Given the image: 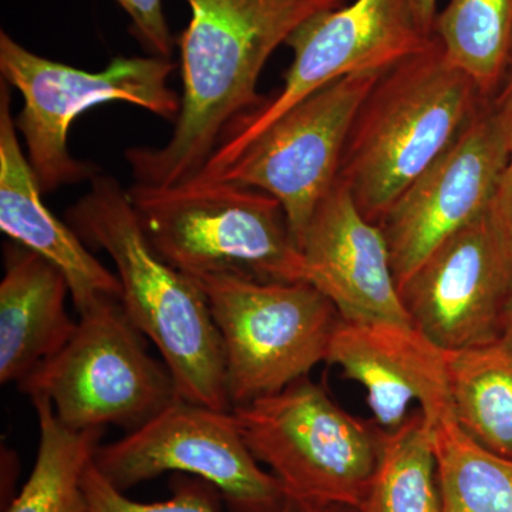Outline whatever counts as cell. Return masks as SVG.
<instances>
[{"mask_svg":"<svg viewBox=\"0 0 512 512\" xmlns=\"http://www.w3.org/2000/svg\"><path fill=\"white\" fill-rule=\"evenodd\" d=\"M451 414L480 446L512 458V323L498 338L447 352Z\"/></svg>","mask_w":512,"mask_h":512,"instance_id":"18","label":"cell"},{"mask_svg":"<svg viewBox=\"0 0 512 512\" xmlns=\"http://www.w3.org/2000/svg\"><path fill=\"white\" fill-rule=\"evenodd\" d=\"M359 512H443L434 426L423 413L410 414L396 429H380L375 474Z\"/></svg>","mask_w":512,"mask_h":512,"instance_id":"20","label":"cell"},{"mask_svg":"<svg viewBox=\"0 0 512 512\" xmlns=\"http://www.w3.org/2000/svg\"><path fill=\"white\" fill-rule=\"evenodd\" d=\"M433 36L447 59L491 99L511 62L512 0H448Z\"/></svg>","mask_w":512,"mask_h":512,"instance_id":"21","label":"cell"},{"mask_svg":"<svg viewBox=\"0 0 512 512\" xmlns=\"http://www.w3.org/2000/svg\"><path fill=\"white\" fill-rule=\"evenodd\" d=\"M488 100L434 36L384 72L357 114L338 177L367 220L380 225Z\"/></svg>","mask_w":512,"mask_h":512,"instance_id":"3","label":"cell"},{"mask_svg":"<svg viewBox=\"0 0 512 512\" xmlns=\"http://www.w3.org/2000/svg\"><path fill=\"white\" fill-rule=\"evenodd\" d=\"M128 197L150 247L192 279L305 281L301 248L284 207L268 192L194 178L173 187L134 184Z\"/></svg>","mask_w":512,"mask_h":512,"instance_id":"4","label":"cell"},{"mask_svg":"<svg viewBox=\"0 0 512 512\" xmlns=\"http://www.w3.org/2000/svg\"><path fill=\"white\" fill-rule=\"evenodd\" d=\"M443 512H512V458L467 436L453 416L434 427Z\"/></svg>","mask_w":512,"mask_h":512,"instance_id":"22","label":"cell"},{"mask_svg":"<svg viewBox=\"0 0 512 512\" xmlns=\"http://www.w3.org/2000/svg\"><path fill=\"white\" fill-rule=\"evenodd\" d=\"M431 37L417 25L410 0H352L316 13L286 40L293 62L281 92L235 121L195 178L215 180L306 97L350 74L387 72L421 52Z\"/></svg>","mask_w":512,"mask_h":512,"instance_id":"9","label":"cell"},{"mask_svg":"<svg viewBox=\"0 0 512 512\" xmlns=\"http://www.w3.org/2000/svg\"><path fill=\"white\" fill-rule=\"evenodd\" d=\"M399 292L413 325L446 352L498 338L510 323L512 254L491 210L434 249Z\"/></svg>","mask_w":512,"mask_h":512,"instance_id":"12","label":"cell"},{"mask_svg":"<svg viewBox=\"0 0 512 512\" xmlns=\"http://www.w3.org/2000/svg\"><path fill=\"white\" fill-rule=\"evenodd\" d=\"M67 220L84 244L113 259L124 312L157 346L178 397L231 412L224 350L207 298L194 279L150 247L128 190L110 175H96Z\"/></svg>","mask_w":512,"mask_h":512,"instance_id":"2","label":"cell"},{"mask_svg":"<svg viewBox=\"0 0 512 512\" xmlns=\"http://www.w3.org/2000/svg\"><path fill=\"white\" fill-rule=\"evenodd\" d=\"M131 19V32L153 56L170 59L174 39L161 0H117Z\"/></svg>","mask_w":512,"mask_h":512,"instance_id":"24","label":"cell"},{"mask_svg":"<svg viewBox=\"0 0 512 512\" xmlns=\"http://www.w3.org/2000/svg\"><path fill=\"white\" fill-rule=\"evenodd\" d=\"M410 5H412L414 18H416L421 32L426 36H433L434 22L439 13L437 0H410Z\"/></svg>","mask_w":512,"mask_h":512,"instance_id":"26","label":"cell"},{"mask_svg":"<svg viewBox=\"0 0 512 512\" xmlns=\"http://www.w3.org/2000/svg\"><path fill=\"white\" fill-rule=\"evenodd\" d=\"M326 363L366 390L367 403L382 430L410 416L412 403L436 427L451 414L447 352L413 323L340 320Z\"/></svg>","mask_w":512,"mask_h":512,"instance_id":"15","label":"cell"},{"mask_svg":"<svg viewBox=\"0 0 512 512\" xmlns=\"http://www.w3.org/2000/svg\"><path fill=\"white\" fill-rule=\"evenodd\" d=\"M69 282L59 268L19 242L5 247L0 282V382H22L72 338Z\"/></svg>","mask_w":512,"mask_h":512,"instance_id":"17","label":"cell"},{"mask_svg":"<svg viewBox=\"0 0 512 512\" xmlns=\"http://www.w3.org/2000/svg\"><path fill=\"white\" fill-rule=\"evenodd\" d=\"M42 191L20 147L10 109L9 84L0 82V229L52 262L66 276L77 313L103 299L121 301L116 274L97 261L72 227L64 225L42 201Z\"/></svg>","mask_w":512,"mask_h":512,"instance_id":"16","label":"cell"},{"mask_svg":"<svg viewBox=\"0 0 512 512\" xmlns=\"http://www.w3.org/2000/svg\"><path fill=\"white\" fill-rule=\"evenodd\" d=\"M174 69L165 57L117 56L101 72H86L36 55L2 30L0 73L25 101L15 126L42 194L96 177V167L67 148L69 128L84 111L120 101L175 123L181 97L168 83Z\"/></svg>","mask_w":512,"mask_h":512,"instance_id":"6","label":"cell"},{"mask_svg":"<svg viewBox=\"0 0 512 512\" xmlns=\"http://www.w3.org/2000/svg\"><path fill=\"white\" fill-rule=\"evenodd\" d=\"M30 400L39 420L36 463L5 512H89L83 478L106 429H69L57 419L49 400Z\"/></svg>","mask_w":512,"mask_h":512,"instance_id":"19","label":"cell"},{"mask_svg":"<svg viewBox=\"0 0 512 512\" xmlns=\"http://www.w3.org/2000/svg\"><path fill=\"white\" fill-rule=\"evenodd\" d=\"M301 252L305 281L328 296L346 322L412 323L382 228L360 212L339 178L316 208Z\"/></svg>","mask_w":512,"mask_h":512,"instance_id":"14","label":"cell"},{"mask_svg":"<svg viewBox=\"0 0 512 512\" xmlns=\"http://www.w3.org/2000/svg\"><path fill=\"white\" fill-rule=\"evenodd\" d=\"M383 73L350 74L306 97L259 134L215 180L271 194L284 207L301 248L316 208L338 180L357 114Z\"/></svg>","mask_w":512,"mask_h":512,"instance_id":"11","label":"cell"},{"mask_svg":"<svg viewBox=\"0 0 512 512\" xmlns=\"http://www.w3.org/2000/svg\"><path fill=\"white\" fill-rule=\"evenodd\" d=\"M89 512H218L217 497L211 484L181 483L173 497L163 503L144 504L130 500L123 491L109 483L94 463L90 464L83 478ZM282 512H320L288 508Z\"/></svg>","mask_w":512,"mask_h":512,"instance_id":"23","label":"cell"},{"mask_svg":"<svg viewBox=\"0 0 512 512\" xmlns=\"http://www.w3.org/2000/svg\"><path fill=\"white\" fill-rule=\"evenodd\" d=\"M232 413L249 450L271 468L293 508H362L379 458L375 423L346 413L309 376Z\"/></svg>","mask_w":512,"mask_h":512,"instance_id":"5","label":"cell"},{"mask_svg":"<svg viewBox=\"0 0 512 512\" xmlns=\"http://www.w3.org/2000/svg\"><path fill=\"white\" fill-rule=\"evenodd\" d=\"M320 512H359L357 510H353V508L342 507V505H333V507L323 508Z\"/></svg>","mask_w":512,"mask_h":512,"instance_id":"27","label":"cell"},{"mask_svg":"<svg viewBox=\"0 0 512 512\" xmlns=\"http://www.w3.org/2000/svg\"><path fill=\"white\" fill-rule=\"evenodd\" d=\"M494 104L503 124L505 144H507V163L498 184L491 214L512 254V76L500 94L495 97Z\"/></svg>","mask_w":512,"mask_h":512,"instance_id":"25","label":"cell"},{"mask_svg":"<svg viewBox=\"0 0 512 512\" xmlns=\"http://www.w3.org/2000/svg\"><path fill=\"white\" fill-rule=\"evenodd\" d=\"M185 2L191 19L180 39V114L165 146L127 151L138 185L173 187L197 177L228 128L264 104L258 82L272 53L303 22L343 0Z\"/></svg>","mask_w":512,"mask_h":512,"instance_id":"1","label":"cell"},{"mask_svg":"<svg viewBox=\"0 0 512 512\" xmlns=\"http://www.w3.org/2000/svg\"><path fill=\"white\" fill-rule=\"evenodd\" d=\"M505 163L503 124L488 100L380 222L399 289L434 249L491 210Z\"/></svg>","mask_w":512,"mask_h":512,"instance_id":"13","label":"cell"},{"mask_svg":"<svg viewBox=\"0 0 512 512\" xmlns=\"http://www.w3.org/2000/svg\"><path fill=\"white\" fill-rule=\"evenodd\" d=\"M510 323H512V305H511V312H510Z\"/></svg>","mask_w":512,"mask_h":512,"instance_id":"28","label":"cell"},{"mask_svg":"<svg viewBox=\"0 0 512 512\" xmlns=\"http://www.w3.org/2000/svg\"><path fill=\"white\" fill-rule=\"evenodd\" d=\"M94 466L117 490L126 491L168 471L211 484L238 512L291 508L284 487L259 466L234 413L175 400L140 429L100 444Z\"/></svg>","mask_w":512,"mask_h":512,"instance_id":"10","label":"cell"},{"mask_svg":"<svg viewBox=\"0 0 512 512\" xmlns=\"http://www.w3.org/2000/svg\"><path fill=\"white\" fill-rule=\"evenodd\" d=\"M220 332L232 409L271 396L326 362L340 318L306 281L194 278Z\"/></svg>","mask_w":512,"mask_h":512,"instance_id":"8","label":"cell"},{"mask_svg":"<svg viewBox=\"0 0 512 512\" xmlns=\"http://www.w3.org/2000/svg\"><path fill=\"white\" fill-rule=\"evenodd\" d=\"M143 336L119 299H103L79 315L69 342L19 390L49 400L69 429L131 433L180 399L170 369L147 352Z\"/></svg>","mask_w":512,"mask_h":512,"instance_id":"7","label":"cell"}]
</instances>
